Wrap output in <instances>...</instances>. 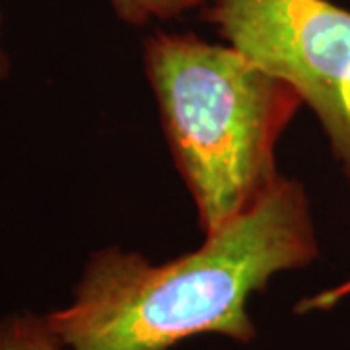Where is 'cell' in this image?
I'll return each instance as SVG.
<instances>
[{
    "label": "cell",
    "instance_id": "cell-2",
    "mask_svg": "<svg viewBox=\"0 0 350 350\" xmlns=\"http://www.w3.org/2000/svg\"><path fill=\"white\" fill-rule=\"evenodd\" d=\"M142 61L200 230L213 236L278 185L276 144L304 101L232 45L195 33L156 29Z\"/></svg>",
    "mask_w": 350,
    "mask_h": 350
},
{
    "label": "cell",
    "instance_id": "cell-5",
    "mask_svg": "<svg viewBox=\"0 0 350 350\" xmlns=\"http://www.w3.org/2000/svg\"><path fill=\"white\" fill-rule=\"evenodd\" d=\"M121 22L142 27L152 22H167L189 10L202 8L208 0H107Z\"/></svg>",
    "mask_w": 350,
    "mask_h": 350
},
{
    "label": "cell",
    "instance_id": "cell-4",
    "mask_svg": "<svg viewBox=\"0 0 350 350\" xmlns=\"http://www.w3.org/2000/svg\"><path fill=\"white\" fill-rule=\"evenodd\" d=\"M63 342L33 313L10 315L0 321V350H61Z\"/></svg>",
    "mask_w": 350,
    "mask_h": 350
},
{
    "label": "cell",
    "instance_id": "cell-1",
    "mask_svg": "<svg viewBox=\"0 0 350 350\" xmlns=\"http://www.w3.org/2000/svg\"><path fill=\"white\" fill-rule=\"evenodd\" d=\"M315 257L308 195L282 177L250 213L172 261L152 265L131 251H98L72 304L45 321L70 350H170L204 333L250 342L257 335L247 313L251 294Z\"/></svg>",
    "mask_w": 350,
    "mask_h": 350
},
{
    "label": "cell",
    "instance_id": "cell-6",
    "mask_svg": "<svg viewBox=\"0 0 350 350\" xmlns=\"http://www.w3.org/2000/svg\"><path fill=\"white\" fill-rule=\"evenodd\" d=\"M10 75V57L4 49V41H2V18H0V80H4Z\"/></svg>",
    "mask_w": 350,
    "mask_h": 350
},
{
    "label": "cell",
    "instance_id": "cell-3",
    "mask_svg": "<svg viewBox=\"0 0 350 350\" xmlns=\"http://www.w3.org/2000/svg\"><path fill=\"white\" fill-rule=\"evenodd\" d=\"M202 18L300 94L350 179V10L329 0H208Z\"/></svg>",
    "mask_w": 350,
    "mask_h": 350
}]
</instances>
